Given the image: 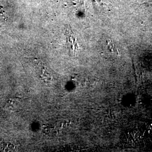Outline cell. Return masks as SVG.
Here are the masks:
<instances>
[{
	"instance_id": "obj_3",
	"label": "cell",
	"mask_w": 152,
	"mask_h": 152,
	"mask_svg": "<svg viewBox=\"0 0 152 152\" xmlns=\"http://www.w3.org/2000/svg\"><path fill=\"white\" fill-rule=\"evenodd\" d=\"M142 6L144 7L150 12H152V0L144 2L140 4Z\"/></svg>"
},
{
	"instance_id": "obj_1",
	"label": "cell",
	"mask_w": 152,
	"mask_h": 152,
	"mask_svg": "<svg viewBox=\"0 0 152 152\" xmlns=\"http://www.w3.org/2000/svg\"><path fill=\"white\" fill-rule=\"evenodd\" d=\"M65 32L66 36V41L69 52L73 55H75L77 54L79 50V47L76 36L74 34L70 27H68L66 28Z\"/></svg>"
},
{
	"instance_id": "obj_2",
	"label": "cell",
	"mask_w": 152,
	"mask_h": 152,
	"mask_svg": "<svg viewBox=\"0 0 152 152\" xmlns=\"http://www.w3.org/2000/svg\"><path fill=\"white\" fill-rule=\"evenodd\" d=\"M103 46L104 50L109 55L113 57H118L120 56V51L118 49L110 39H106L104 41Z\"/></svg>"
}]
</instances>
